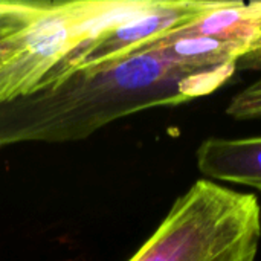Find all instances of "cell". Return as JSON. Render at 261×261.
Masks as SVG:
<instances>
[{"mask_svg": "<svg viewBox=\"0 0 261 261\" xmlns=\"http://www.w3.org/2000/svg\"><path fill=\"white\" fill-rule=\"evenodd\" d=\"M236 69L194 70L158 49H142L110 66L73 72L0 104V150L86 139L124 116L208 95Z\"/></svg>", "mask_w": 261, "mask_h": 261, "instance_id": "1", "label": "cell"}, {"mask_svg": "<svg viewBox=\"0 0 261 261\" xmlns=\"http://www.w3.org/2000/svg\"><path fill=\"white\" fill-rule=\"evenodd\" d=\"M260 242L258 199L203 179L128 261H255Z\"/></svg>", "mask_w": 261, "mask_h": 261, "instance_id": "2", "label": "cell"}, {"mask_svg": "<svg viewBox=\"0 0 261 261\" xmlns=\"http://www.w3.org/2000/svg\"><path fill=\"white\" fill-rule=\"evenodd\" d=\"M226 3L228 0H158L151 9L81 44L50 70L37 87L52 84L73 72L93 70L115 64L158 41L168 32L191 24Z\"/></svg>", "mask_w": 261, "mask_h": 261, "instance_id": "4", "label": "cell"}, {"mask_svg": "<svg viewBox=\"0 0 261 261\" xmlns=\"http://www.w3.org/2000/svg\"><path fill=\"white\" fill-rule=\"evenodd\" d=\"M196 158L203 176L261 191V136L208 138L197 148Z\"/></svg>", "mask_w": 261, "mask_h": 261, "instance_id": "5", "label": "cell"}, {"mask_svg": "<svg viewBox=\"0 0 261 261\" xmlns=\"http://www.w3.org/2000/svg\"><path fill=\"white\" fill-rule=\"evenodd\" d=\"M18 29H20V28H18ZM15 31H17V29H15ZM15 31H12V32L6 34V35H3V37H0V60L6 55V52L11 49L12 41H14V34H15Z\"/></svg>", "mask_w": 261, "mask_h": 261, "instance_id": "7", "label": "cell"}, {"mask_svg": "<svg viewBox=\"0 0 261 261\" xmlns=\"http://www.w3.org/2000/svg\"><path fill=\"white\" fill-rule=\"evenodd\" d=\"M246 12H248L249 17H252V18L260 20L261 21V2L246 3Z\"/></svg>", "mask_w": 261, "mask_h": 261, "instance_id": "8", "label": "cell"}, {"mask_svg": "<svg viewBox=\"0 0 261 261\" xmlns=\"http://www.w3.org/2000/svg\"><path fill=\"white\" fill-rule=\"evenodd\" d=\"M158 0L46 2L14 34L0 60V104L32 92L73 50L110 28L130 20Z\"/></svg>", "mask_w": 261, "mask_h": 261, "instance_id": "3", "label": "cell"}, {"mask_svg": "<svg viewBox=\"0 0 261 261\" xmlns=\"http://www.w3.org/2000/svg\"><path fill=\"white\" fill-rule=\"evenodd\" d=\"M226 113L236 119L261 118V89L249 84L246 89L232 96L226 107Z\"/></svg>", "mask_w": 261, "mask_h": 261, "instance_id": "6", "label": "cell"}, {"mask_svg": "<svg viewBox=\"0 0 261 261\" xmlns=\"http://www.w3.org/2000/svg\"><path fill=\"white\" fill-rule=\"evenodd\" d=\"M252 86H254V87H258V89H261V78L260 80H257L255 83H252Z\"/></svg>", "mask_w": 261, "mask_h": 261, "instance_id": "9", "label": "cell"}]
</instances>
